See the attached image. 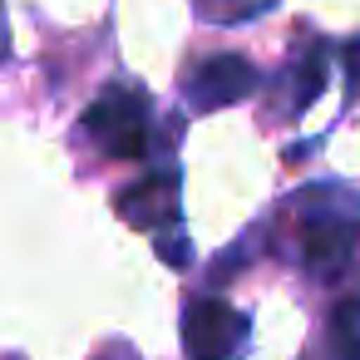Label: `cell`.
I'll return each instance as SVG.
<instances>
[{"mask_svg":"<svg viewBox=\"0 0 360 360\" xmlns=\"http://www.w3.org/2000/svg\"><path fill=\"white\" fill-rule=\"evenodd\" d=\"M296 257L311 276H335L360 242V193L345 183H311L286 202Z\"/></svg>","mask_w":360,"mask_h":360,"instance_id":"6da1fadb","label":"cell"},{"mask_svg":"<svg viewBox=\"0 0 360 360\" xmlns=\"http://www.w3.org/2000/svg\"><path fill=\"white\" fill-rule=\"evenodd\" d=\"M148 129H153V114H148V94L139 84H109L84 109V134L109 158H143Z\"/></svg>","mask_w":360,"mask_h":360,"instance_id":"7a4b0ae2","label":"cell"},{"mask_svg":"<svg viewBox=\"0 0 360 360\" xmlns=\"http://www.w3.org/2000/svg\"><path fill=\"white\" fill-rule=\"evenodd\" d=\"M183 345L188 360H237L247 345V316L222 296H193L183 306Z\"/></svg>","mask_w":360,"mask_h":360,"instance_id":"3957f363","label":"cell"},{"mask_svg":"<svg viewBox=\"0 0 360 360\" xmlns=\"http://www.w3.org/2000/svg\"><path fill=\"white\" fill-rule=\"evenodd\" d=\"M252 89H257V70H252V60H242V55H212V60H202V65L188 75V104H193L198 114L242 104Z\"/></svg>","mask_w":360,"mask_h":360,"instance_id":"277c9868","label":"cell"},{"mask_svg":"<svg viewBox=\"0 0 360 360\" xmlns=\"http://www.w3.org/2000/svg\"><path fill=\"white\" fill-rule=\"evenodd\" d=\"M114 207H119V217L129 227H148V232L163 227V222H178V173L173 168H158V173L129 183Z\"/></svg>","mask_w":360,"mask_h":360,"instance_id":"5b68a950","label":"cell"},{"mask_svg":"<svg viewBox=\"0 0 360 360\" xmlns=\"http://www.w3.org/2000/svg\"><path fill=\"white\" fill-rule=\"evenodd\" d=\"M330 350H335V360H360V296L335 301V311H330Z\"/></svg>","mask_w":360,"mask_h":360,"instance_id":"8992f818","label":"cell"},{"mask_svg":"<svg viewBox=\"0 0 360 360\" xmlns=\"http://www.w3.org/2000/svg\"><path fill=\"white\" fill-rule=\"evenodd\" d=\"M326 89V50H306V60L296 65V89H291V114L311 109V99Z\"/></svg>","mask_w":360,"mask_h":360,"instance_id":"52a82bcc","label":"cell"},{"mask_svg":"<svg viewBox=\"0 0 360 360\" xmlns=\"http://www.w3.org/2000/svg\"><path fill=\"white\" fill-rule=\"evenodd\" d=\"M276 0H198V11L212 15V20H247V15H262Z\"/></svg>","mask_w":360,"mask_h":360,"instance_id":"ba28073f","label":"cell"},{"mask_svg":"<svg viewBox=\"0 0 360 360\" xmlns=\"http://www.w3.org/2000/svg\"><path fill=\"white\" fill-rule=\"evenodd\" d=\"M158 257H163V262H173V266H188V237H183V232H178L173 242H168V237H158Z\"/></svg>","mask_w":360,"mask_h":360,"instance_id":"9c48e42d","label":"cell"},{"mask_svg":"<svg viewBox=\"0 0 360 360\" xmlns=\"http://www.w3.org/2000/svg\"><path fill=\"white\" fill-rule=\"evenodd\" d=\"M0 60H6V30H0Z\"/></svg>","mask_w":360,"mask_h":360,"instance_id":"30bf717a","label":"cell"}]
</instances>
